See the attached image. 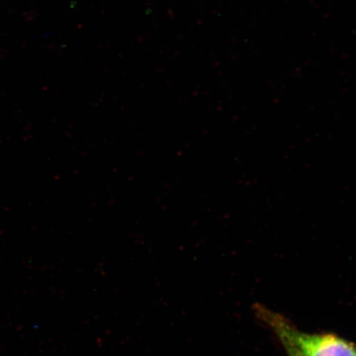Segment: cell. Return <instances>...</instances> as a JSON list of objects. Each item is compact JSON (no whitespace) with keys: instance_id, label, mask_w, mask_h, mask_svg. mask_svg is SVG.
<instances>
[{"instance_id":"obj_1","label":"cell","mask_w":356,"mask_h":356,"mask_svg":"<svg viewBox=\"0 0 356 356\" xmlns=\"http://www.w3.org/2000/svg\"><path fill=\"white\" fill-rule=\"evenodd\" d=\"M255 313L277 337L286 338L302 356H356V343L331 333L301 332L284 316L257 304Z\"/></svg>"},{"instance_id":"obj_2","label":"cell","mask_w":356,"mask_h":356,"mask_svg":"<svg viewBox=\"0 0 356 356\" xmlns=\"http://www.w3.org/2000/svg\"><path fill=\"white\" fill-rule=\"evenodd\" d=\"M280 343L282 344L284 350H286L288 356H302L300 351L293 346L291 341L284 337H278Z\"/></svg>"}]
</instances>
